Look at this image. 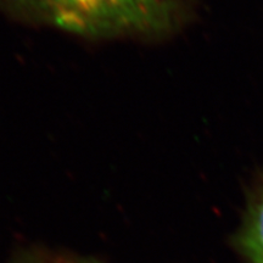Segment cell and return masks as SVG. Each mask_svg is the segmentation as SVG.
Segmentation results:
<instances>
[{"label": "cell", "instance_id": "cell-1", "mask_svg": "<svg viewBox=\"0 0 263 263\" xmlns=\"http://www.w3.org/2000/svg\"><path fill=\"white\" fill-rule=\"evenodd\" d=\"M12 20L89 39H163L195 15L194 0H0Z\"/></svg>", "mask_w": 263, "mask_h": 263}, {"label": "cell", "instance_id": "cell-2", "mask_svg": "<svg viewBox=\"0 0 263 263\" xmlns=\"http://www.w3.org/2000/svg\"><path fill=\"white\" fill-rule=\"evenodd\" d=\"M236 245L248 263H263V177L249 194Z\"/></svg>", "mask_w": 263, "mask_h": 263}]
</instances>
